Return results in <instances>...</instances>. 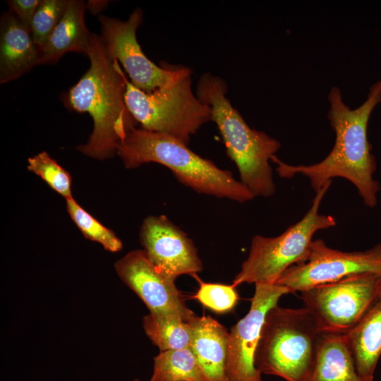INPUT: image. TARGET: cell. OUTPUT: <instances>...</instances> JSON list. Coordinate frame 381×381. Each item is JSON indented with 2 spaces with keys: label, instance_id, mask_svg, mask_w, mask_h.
Masks as SVG:
<instances>
[{
  "label": "cell",
  "instance_id": "1",
  "mask_svg": "<svg viewBox=\"0 0 381 381\" xmlns=\"http://www.w3.org/2000/svg\"><path fill=\"white\" fill-rule=\"evenodd\" d=\"M328 100L327 118L335 132V142L326 157L310 165H291L276 155L271 161L277 164L280 177L291 179L301 174L308 179L315 192L334 178H344L356 188L366 206L374 207L380 186L373 177L377 164L368 138V124L374 109L381 102V80L370 86L366 99L356 109L346 104L336 86L330 89Z\"/></svg>",
  "mask_w": 381,
  "mask_h": 381
},
{
  "label": "cell",
  "instance_id": "2",
  "mask_svg": "<svg viewBox=\"0 0 381 381\" xmlns=\"http://www.w3.org/2000/svg\"><path fill=\"white\" fill-rule=\"evenodd\" d=\"M87 56L90 68L60 99L69 111L92 117V132L87 142L76 149L103 160L116 153L119 143L137 123L125 101L128 78L100 35L92 33Z\"/></svg>",
  "mask_w": 381,
  "mask_h": 381
},
{
  "label": "cell",
  "instance_id": "3",
  "mask_svg": "<svg viewBox=\"0 0 381 381\" xmlns=\"http://www.w3.org/2000/svg\"><path fill=\"white\" fill-rule=\"evenodd\" d=\"M227 85L210 72L199 78L196 96L211 110V121L219 131L228 156L236 164L241 182L254 197H270L276 190L270 164L281 143L250 128L226 97Z\"/></svg>",
  "mask_w": 381,
  "mask_h": 381
},
{
  "label": "cell",
  "instance_id": "4",
  "mask_svg": "<svg viewBox=\"0 0 381 381\" xmlns=\"http://www.w3.org/2000/svg\"><path fill=\"white\" fill-rule=\"evenodd\" d=\"M116 154L127 169L155 162L169 168L183 185L199 193L244 202L255 197L231 172L195 153L167 135L132 128L119 143Z\"/></svg>",
  "mask_w": 381,
  "mask_h": 381
},
{
  "label": "cell",
  "instance_id": "5",
  "mask_svg": "<svg viewBox=\"0 0 381 381\" xmlns=\"http://www.w3.org/2000/svg\"><path fill=\"white\" fill-rule=\"evenodd\" d=\"M322 333L306 307H272L262 326L255 365L286 381H307Z\"/></svg>",
  "mask_w": 381,
  "mask_h": 381
},
{
  "label": "cell",
  "instance_id": "6",
  "mask_svg": "<svg viewBox=\"0 0 381 381\" xmlns=\"http://www.w3.org/2000/svg\"><path fill=\"white\" fill-rule=\"evenodd\" d=\"M125 101L140 128L167 135L186 145L191 136L211 121L210 107L193 93L191 71L185 66L166 85L149 93L128 80Z\"/></svg>",
  "mask_w": 381,
  "mask_h": 381
},
{
  "label": "cell",
  "instance_id": "7",
  "mask_svg": "<svg viewBox=\"0 0 381 381\" xmlns=\"http://www.w3.org/2000/svg\"><path fill=\"white\" fill-rule=\"evenodd\" d=\"M332 181L315 192L306 214L282 234L275 237L261 235L253 237L248 255L234 277L233 285L274 284L288 268L306 260L314 234L337 224L333 216L319 213L320 206Z\"/></svg>",
  "mask_w": 381,
  "mask_h": 381
},
{
  "label": "cell",
  "instance_id": "8",
  "mask_svg": "<svg viewBox=\"0 0 381 381\" xmlns=\"http://www.w3.org/2000/svg\"><path fill=\"white\" fill-rule=\"evenodd\" d=\"M322 333L346 334L381 298V274L365 272L301 292Z\"/></svg>",
  "mask_w": 381,
  "mask_h": 381
},
{
  "label": "cell",
  "instance_id": "9",
  "mask_svg": "<svg viewBox=\"0 0 381 381\" xmlns=\"http://www.w3.org/2000/svg\"><path fill=\"white\" fill-rule=\"evenodd\" d=\"M365 272L381 274V243L364 251L332 248L322 239L313 240L305 261L288 268L274 284L300 293Z\"/></svg>",
  "mask_w": 381,
  "mask_h": 381
},
{
  "label": "cell",
  "instance_id": "10",
  "mask_svg": "<svg viewBox=\"0 0 381 381\" xmlns=\"http://www.w3.org/2000/svg\"><path fill=\"white\" fill-rule=\"evenodd\" d=\"M101 37L114 60L121 63L137 88L152 92L166 85L181 66L157 65L148 59L138 42L136 32L143 23V13L136 8L126 20L99 15Z\"/></svg>",
  "mask_w": 381,
  "mask_h": 381
},
{
  "label": "cell",
  "instance_id": "11",
  "mask_svg": "<svg viewBox=\"0 0 381 381\" xmlns=\"http://www.w3.org/2000/svg\"><path fill=\"white\" fill-rule=\"evenodd\" d=\"M248 313L229 332L226 372L228 381H262L255 353L267 312L289 291L277 284L258 283Z\"/></svg>",
  "mask_w": 381,
  "mask_h": 381
},
{
  "label": "cell",
  "instance_id": "12",
  "mask_svg": "<svg viewBox=\"0 0 381 381\" xmlns=\"http://www.w3.org/2000/svg\"><path fill=\"white\" fill-rule=\"evenodd\" d=\"M121 281L142 300L152 314H172L190 321L195 315L185 304L175 280L159 271L144 250L128 253L115 263Z\"/></svg>",
  "mask_w": 381,
  "mask_h": 381
},
{
  "label": "cell",
  "instance_id": "13",
  "mask_svg": "<svg viewBox=\"0 0 381 381\" xmlns=\"http://www.w3.org/2000/svg\"><path fill=\"white\" fill-rule=\"evenodd\" d=\"M140 240L152 264L174 280L183 274L195 276L203 269L193 241L164 215L146 217Z\"/></svg>",
  "mask_w": 381,
  "mask_h": 381
},
{
  "label": "cell",
  "instance_id": "14",
  "mask_svg": "<svg viewBox=\"0 0 381 381\" xmlns=\"http://www.w3.org/2000/svg\"><path fill=\"white\" fill-rule=\"evenodd\" d=\"M30 29L8 10L0 18V83L15 80L42 64Z\"/></svg>",
  "mask_w": 381,
  "mask_h": 381
},
{
  "label": "cell",
  "instance_id": "15",
  "mask_svg": "<svg viewBox=\"0 0 381 381\" xmlns=\"http://www.w3.org/2000/svg\"><path fill=\"white\" fill-rule=\"evenodd\" d=\"M190 348L205 381H228L226 372L229 332L209 315L195 316Z\"/></svg>",
  "mask_w": 381,
  "mask_h": 381
},
{
  "label": "cell",
  "instance_id": "16",
  "mask_svg": "<svg viewBox=\"0 0 381 381\" xmlns=\"http://www.w3.org/2000/svg\"><path fill=\"white\" fill-rule=\"evenodd\" d=\"M85 2L69 0L61 20L42 49V64H55L68 52L87 56L92 33L85 23Z\"/></svg>",
  "mask_w": 381,
  "mask_h": 381
},
{
  "label": "cell",
  "instance_id": "17",
  "mask_svg": "<svg viewBox=\"0 0 381 381\" xmlns=\"http://www.w3.org/2000/svg\"><path fill=\"white\" fill-rule=\"evenodd\" d=\"M358 374L373 378L381 356V298L349 332L343 334Z\"/></svg>",
  "mask_w": 381,
  "mask_h": 381
},
{
  "label": "cell",
  "instance_id": "18",
  "mask_svg": "<svg viewBox=\"0 0 381 381\" xmlns=\"http://www.w3.org/2000/svg\"><path fill=\"white\" fill-rule=\"evenodd\" d=\"M307 381H373L361 376L343 334L322 333Z\"/></svg>",
  "mask_w": 381,
  "mask_h": 381
},
{
  "label": "cell",
  "instance_id": "19",
  "mask_svg": "<svg viewBox=\"0 0 381 381\" xmlns=\"http://www.w3.org/2000/svg\"><path fill=\"white\" fill-rule=\"evenodd\" d=\"M143 326L147 337L160 351L190 346L191 320L172 314L149 313L143 318Z\"/></svg>",
  "mask_w": 381,
  "mask_h": 381
},
{
  "label": "cell",
  "instance_id": "20",
  "mask_svg": "<svg viewBox=\"0 0 381 381\" xmlns=\"http://www.w3.org/2000/svg\"><path fill=\"white\" fill-rule=\"evenodd\" d=\"M150 381H205L190 347L160 351Z\"/></svg>",
  "mask_w": 381,
  "mask_h": 381
},
{
  "label": "cell",
  "instance_id": "21",
  "mask_svg": "<svg viewBox=\"0 0 381 381\" xmlns=\"http://www.w3.org/2000/svg\"><path fill=\"white\" fill-rule=\"evenodd\" d=\"M66 207L71 218L85 238L100 243L112 253L123 248L122 242L116 235L81 207L73 198L66 199Z\"/></svg>",
  "mask_w": 381,
  "mask_h": 381
},
{
  "label": "cell",
  "instance_id": "22",
  "mask_svg": "<svg viewBox=\"0 0 381 381\" xmlns=\"http://www.w3.org/2000/svg\"><path fill=\"white\" fill-rule=\"evenodd\" d=\"M68 1L69 0H40L30 30L34 42L41 50L63 17Z\"/></svg>",
  "mask_w": 381,
  "mask_h": 381
},
{
  "label": "cell",
  "instance_id": "23",
  "mask_svg": "<svg viewBox=\"0 0 381 381\" xmlns=\"http://www.w3.org/2000/svg\"><path fill=\"white\" fill-rule=\"evenodd\" d=\"M28 169L41 177L53 190L66 199L71 198V177L45 151L30 157Z\"/></svg>",
  "mask_w": 381,
  "mask_h": 381
},
{
  "label": "cell",
  "instance_id": "24",
  "mask_svg": "<svg viewBox=\"0 0 381 381\" xmlns=\"http://www.w3.org/2000/svg\"><path fill=\"white\" fill-rule=\"evenodd\" d=\"M193 277L199 283L195 299L217 313H224L234 309L239 298L234 285L207 283L197 275Z\"/></svg>",
  "mask_w": 381,
  "mask_h": 381
},
{
  "label": "cell",
  "instance_id": "25",
  "mask_svg": "<svg viewBox=\"0 0 381 381\" xmlns=\"http://www.w3.org/2000/svg\"><path fill=\"white\" fill-rule=\"evenodd\" d=\"M5 2L8 5V11L12 12L25 27L30 29L32 18L40 0H8Z\"/></svg>",
  "mask_w": 381,
  "mask_h": 381
},
{
  "label": "cell",
  "instance_id": "26",
  "mask_svg": "<svg viewBox=\"0 0 381 381\" xmlns=\"http://www.w3.org/2000/svg\"><path fill=\"white\" fill-rule=\"evenodd\" d=\"M109 3V1L106 0H89L85 4L86 10L96 16L107 8Z\"/></svg>",
  "mask_w": 381,
  "mask_h": 381
},
{
  "label": "cell",
  "instance_id": "27",
  "mask_svg": "<svg viewBox=\"0 0 381 381\" xmlns=\"http://www.w3.org/2000/svg\"><path fill=\"white\" fill-rule=\"evenodd\" d=\"M134 381H141V380H140L138 379H135Z\"/></svg>",
  "mask_w": 381,
  "mask_h": 381
}]
</instances>
